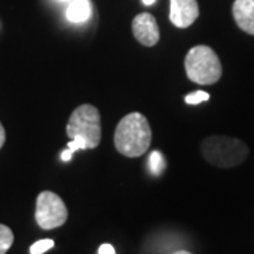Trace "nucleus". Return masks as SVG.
<instances>
[{"label": "nucleus", "mask_w": 254, "mask_h": 254, "mask_svg": "<svg viewBox=\"0 0 254 254\" xmlns=\"http://www.w3.org/2000/svg\"><path fill=\"white\" fill-rule=\"evenodd\" d=\"M92 14L91 0H71L66 9V18L72 23H85Z\"/></svg>", "instance_id": "1a4fd4ad"}, {"label": "nucleus", "mask_w": 254, "mask_h": 254, "mask_svg": "<svg viewBox=\"0 0 254 254\" xmlns=\"http://www.w3.org/2000/svg\"><path fill=\"white\" fill-rule=\"evenodd\" d=\"M131 30L136 40L144 47H154L160 41V27L153 14L141 13L133 18Z\"/></svg>", "instance_id": "423d86ee"}, {"label": "nucleus", "mask_w": 254, "mask_h": 254, "mask_svg": "<svg viewBox=\"0 0 254 254\" xmlns=\"http://www.w3.org/2000/svg\"><path fill=\"white\" fill-rule=\"evenodd\" d=\"M200 153L209 164L219 168H232L249 155L247 145L235 137L210 136L200 143Z\"/></svg>", "instance_id": "f03ea898"}, {"label": "nucleus", "mask_w": 254, "mask_h": 254, "mask_svg": "<svg viewBox=\"0 0 254 254\" xmlns=\"http://www.w3.org/2000/svg\"><path fill=\"white\" fill-rule=\"evenodd\" d=\"M53 247H54V240H51V239H43V240H38V242L31 245V247H30V254H44L50 249H53Z\"/></svg>", "instance_id": "f8f14e48"}, {"label": "nucleus", "mask_w": 254, "mask_h": 254, "mask_svg": "<svg viewBox=\"0 0 254 254\" xmlns=\"http://www.w3.org/2000/svg\"><path fill=\"white\" fill-rule=\"evenodd\" d=\"M61 1H71V0H61Z\"/></svg>", "instance_id": "aec40b11"}, {"label": "nucleus", "mask_w": 254, "mask_h": 254, "mask_svg": "<svg viewBox=\"0 0 254 254\" xmlns=\"http://www.w3.org/2000/svg\"><path fill=\"white\" fill-rule=\"evenodd\" d=\"M185 71L190 81L199 85H213L222 76V64L208 46H195L185 57Z\"/></svg>", "instance_id": "7ed1b4c3"}, {"label": "nucleus", "mask_w": 254, "mask_h": 254, "mask_svg": "<svg viewBox=\"0 0 254 254\" xmlns=\"http://www.w3.org/2000/svg\"><path fill=\"white\" fill-rule=\"evenodd\" d=\"M66 134L69 138L81 137L88 148H96L102 140L99 110L89 103L78 106L69 116Z\"/></svg>", "instance_id": "20e7f679"}, {"label": "nucleus", "mask_w": 254, "mask_h": 254, "mask_svg": "<svg viewBox=\"0 0 254 254\" xmlns=\"http://www.w3.org/2000/svg\"><path fill=\"white\" fill-rule=\"evenodd\" d=\"M173 254H192L190 252H187V250H178V252H175Z\"/></svg>", "instance_id": "6ab92c4d"}, {"label": "nucleus", "mask_w": 254, "mask_h": 254, "mask_svg": "<svg viewBox=\"0 0 254 254\" xmlns=\"http://www.w3.org/2000/svg\"><path fill=\"white\" fill-rule=\"evenodd\" d=\"M232 13L239 28L254 36V0H235Z\"/></svg>", "instance_id": "6e6552de"}, {"label": "nucleus", "mask_w": 254, "mask_h": 254, "mask_svg": "<svg viewBox=\"0 0 254 254\" xmlns=\"http://www.w3.org/2000/svg\"><path fill=\"white\" fill-rule=\"evenodd\" d=\"M4 141H6V130H4L3 125L0 123V148L4 145Z\"/></svg>", "instance_id": "dca6fc26"}, {"label": "nucleus", "mask_w": 254, "mask_h": 254, "mask_svg": "<svg viewBox=\"0 0 254 254\" xmlns=\"http://www.w3.org/2000/svg\"><path fill=\"white\" fill-rule=\"evenodd\" d=\"M143 3H144L145 6H151V4H154L155 0H143Z\"/></svg>", "instance_id": "a211bd4d"}, {"label": "nucleus", "mask_w": 254, "mask_h": 254, "mask_svg": "<svg viewBox=\"0 0 254 254\" xmlns=\"http://www.w3.org/2000/svg\"><path fill=\"white\" fill-rule=\"evenodd\" d=\"M68 219V209L64 200L51 190H43L37 196L36 222L44 230L63 226Z\"/></svg>", "instance_id": "39448f33"}, {"label": "nucleus", "mask_w": 254, "mask_h": 254, "mask_svg": "<svg viewBox=\"0 0 254 254\" xmlns=\"http://www.w3.org/2000/svg\"><path fill=\"white\" fill-rule=\"evenodd\" d=\"M72 151L69 150V148H66L65 151H63V154H61V158H63V161H69L71 160V157H72Z\"/></svg>", "instance_id": "f3484780"}, {"label": "nucleus", "mask_w": 254, "mask_h": 254, "mask_svg": "<svg viewBox=\"0 0 254 254\" xmlns=\"http://www.w3.org/2000/svg\"><path fill=\"white\" fill-rule=\"evenodd\" d=\"M66 148H69L72 153H75V151H78V150H86L88 147H86V143L82 140L81 137H75V138H72V140L66 144Z\"/></svg>", "instance_id": "4468645a"}, {"label": "nucleus", "mask_w": 254, "mask_h": 254, "mask_svg": "<svg viewBox=\"0 0 254 254\" xmlns=\"http://www.w3.org/2000/svg\"><path fill=\"white\" fill-rule=\"evenodd\" d=\"M14 242V235L11 229L0 223V254H6Z\"/></svg>", "instance_id": "9d476101"}, {"label": "nucleus", "mask_w": 254, "mask_h": 254, "mask_svg": "<svg viewBox=\"0 0 254 254\" xmlns=\"http://www.w3.org/2000/svg\"><path fill=\"white\" fill-rule=\"evenodd\" d=\"M209 93L203 91H196V92H192L190 95H187L185 96V102L188 103V105H199L202 102H206L209 100Z\"/></svg>", "instance_id": "ddd939ff"}, {"label": "nucleus", "mask_w": 254, "mask_h": 254, "mask_svg": "<svg viewBox=\"0 0 254 254\" xmlns=\"http://www.w3.org/2000/svg\"><path fill=\"white\" fill-rule=\"evenodd\" d=\"M151 127L144 115L133 112L119 122L115 130V147L120 154L136 158L147 153L151 145Z\"/></svg>", "instance_id": "f257e3e1"}, {"label": "nucleus", "mask_w": 254, "mask_h": 254, "mask_svg": "<svg viewBox=\"0 0 254 254\" xmlns=\"http://www.w3.org/2000/svg\"><path fill=\"white\" fill-rule=\"evenodd\" d=\"M148 165H150V171H151V174H154V175H161L164 170H165V158H164V155L161 154L158 150H154V151L150 154Z\"/></svg>", "instance_id": "9b49d317"}, {"label": "nucleus", "mask_w": 254, "mask_h": 254, "mask_svg": "<svg viewBox=\"0 0 254 254\" xmlns=\"http://www.w3.org/2000/svg\"><path fill=\"white\" fill-rule=\"evenodd\" d=\"M198 17V0H170V20L175 27L188 28Z\"/></svg>", "instance_id": "0eeeda50"}, {"label": "nucleus", "mask_w": 254, "mask_h": 254, "mask_svg": "<svg viewBox=\"0 0 254 254\" xmlns=\"http://www.w3.org/2000/svg\"><path fill=\"white\" fill-rule=\"evenodd\" d=\"M98 254H116L115 252V247L109 243H105V245H102L99 247V250H98Z\"/></svg>", "instance_id": "2eb2a0df"}]
</instances>
